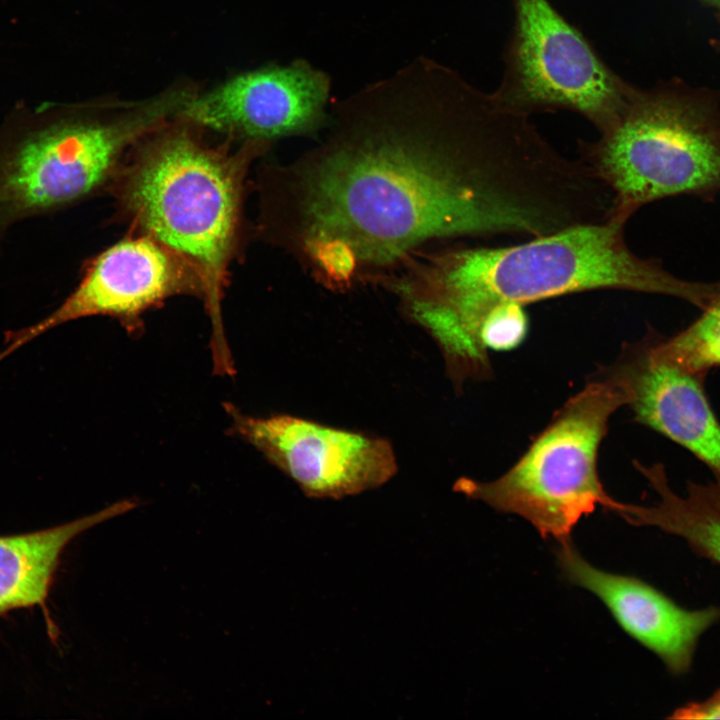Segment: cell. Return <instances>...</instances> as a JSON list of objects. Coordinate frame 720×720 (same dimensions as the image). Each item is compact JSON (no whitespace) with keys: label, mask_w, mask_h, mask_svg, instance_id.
Masks as SVG:
<instances>
[{"label":"cell","mask_w":720,"mask_h":720,"mask_svg":"<svg viewBox=\"0 0 720 720\" xmlns=\"http://www.w3.org/2000/svg\"><path fill=\"white\" fill-rule=\"evenodd\" d=\"M720 10V9H719Z\"/></svg>","instance_id":"19"},{"label":"cell","mask_w":720,"mask_h":720,"mask_svg":"<svg viewBox=\"0 0 720 720\" xmlns=\"http://www.w3.org/2000/svg\"><path fill=\"white\" fill-rule=\"evenodd\" d=\"M512 3L514 24L494 99L525 116L565 110L584 117L599 133L609 128L635 87L549 0Z\"/></svg>","instance_id":"7"},{"label":"cell","mask_w":720,"mask_h":720,"mask_svg":"<svg viewBox=\"0 0 720 720\" xmlns=\"http://www.w3.org/2000/svg\"><path fill=\"white\" fill-rule=\"evenodd\" d=\"M183 100L174 87L112 112L98 104L13 112L0 127V250L14 224L93 192L121 154L173 119Z\"/></svg>","instance_id":"4"},{"label":"cell","mask_w":720,"mask_h":720,"mask_svg":"<svg viewBox=\"0 0 720 720\" xmlns=\"http://www.w3.org/2000/svg\"><path fill=\"white\" fill-rule=\"evenodd\" d=\"M701 311L676 335L657 340V348L684 369L705 376L710 369L720 367V291Z\"/></svg>","instance_id":"15"},{"label":"cell","mask_w":720,"mask_h":720,"mask_svg":"<svg viewBox=\"0 0 720 720\" xmlns=\"http://www.w3.org/2000/svg\"><path fill=\"white\" fill-rule=\"evenodd\" d=\"M528 333L524 306L506 304L491 310L480 327V341L489 351H509L519 346Z\"/></svg>","instance_id":"16"},{"label":"cell","mask_w":720,"mask_h":720,"mask_svg":"<svg viewBox=\"0 0 720 720\" xmlns=\"http://www.w3.org/2000/svg\"><path fill=\"white\" fill-rule=\"evenodd\" d=\"M180 116L152 133L121 187L124 207L147 236L188 262L198 274L212 322L214 369L233 366L221 317V298L235 248L245 172L265 142L247 141L236 154L203 143Z\"/></svg>","instance_id":"3"},{"label":"cell","mask_w":720,"mask_h":720,"mask_svg":"<svg viewBox=\"0 0 720 720\" xmlns=\"http://www.w3.org/2000/svg\"><path fill=\"white\" fill-rule=\"evenodd\" d=\"M635 419L675 442L720 475V422L703 375L666 358L657 340L637 345L611 372Z\"/></svg>","instance_id":"11"},{"label":"cell","mask_w":720,"mask_h":720,"mask_svg":"<svg viewBox=\"0 0 720 720\" xmlns=\"http://www.w3.org/2000/svg\"><path fill=\"white\" fill-rule=\"evenodd\" d=\"M628 219L611 213L519 244L443 250L406 262L393 287L409 315L439 344L447 366L466 375L491 370L480 327L500 305L613 289L702 307L711 284L678 278L658 259L635 254L625 239Z\"/></svg>","instance_id":"2"},{"label":"cell","mask_w":720,"mask_h":720,"mask_svg":"<svg viewBox=\"0 0 720 720\" xmlns=\"http://www.w3.org/2000/svg\"><path fill=\"white\" fill-rule=\"evenodd\" d=\"M136 506L135 500L124 499L59 526L0 536V617L15 609L40 606L51 629L46 601L66 546L78 534Z\"/></svg>","instance_id":"13"},{"label":"cell","mask_w":720,"mask_h":720,"mask_svg":"<svg viewBox=\"0 0 720 720\" xmlns=\"http://www.w3.org/2000/svg\"><path fill=\"white\" fill-rule=\"evenodd\" d=\"M626 405L610 373L571 397L527 451L502 476L484 482L461 478L455 490L502 513L529 521L543 538L570 540L577 523L598 505L615 511L597 470L598 450L611 415Z\"/></svg>","instance_id":"6"},{"label":"cell","mask_w":720,"mask_h":720,"mask_svg":"<svg viewBox=\"0 0 720 720\" xmlns=\"http://www.w3.org/2000/svg\"><path fill=\"white\" fill-rule=\"evenodd\" d=\"M579 158L630 218L663 198L720 193V109L711 97L673 87L634 89L617 120Z\"/></svg>","instance_id":"5"},{"label":"cell","mask_w":720,"mask_h":720,"mask_svg":"<svg viewBox=\"0 0 720 720\" xmlns=\"http://www.w3.org/2000/svg\"><path fill=\"white\" fill-rule=\"evenodd\" d=\"M658 494L652 505L626 504L622 517L683 539L695 552L720 565V475L707 483L689 482L678 494L662 464H635Z\"/></svg>","instance_id":"14"},{"label":"cell","mask_w":720,"mask_h":720,"mask_svg":"<svg viewBox=\"0 0 720 720\" xmlns=\"http://www.w3.org/2000/svg\"><path fill=\"white\" fill-rule=\"evenodd\" d=\"M673 719H720V689L703 702L680 707L671 715Z\"/></svg>","instance_id":"17"},{"label":"cell","mask_w":720,"mask_h":720,"mask_svg":"<svg viewBox=\"0 0 720 720\" xmlns=\"http://www.w3.org/2000/svg\"><path fill=\"white\" fill-rule=\"evenodd\" d=\"M330 120L318 145L270 167L261 226L345 283L431 240L534 238L597 213L599 185L581 159L431 59L338 103Z\"/></svg>","instance_id":"1"},{"label":"cell","mask_w":720,"mask_h":720,"mask_svg":"<svg viewBox=\"0 0 720 720\" xmlns=\"http://www.w3.org/2000/svg\"><path fill=\"white\" fill-rule=\"evenodd\" d=\"M557 561L571 584L596 595L619 626L674 674L687 672L699 637L720 616L717 608L684 609L638 578L594 567L571 541L560 544Z\"/></svg>","instance_id":"12"},{"label":"cell","mask_w":720,"mask_h":720,"mask_svg":"<svg viewBox=\"0 0 720 720\" xmlns=\"http://www.w3.org/2000/svg\"><path fill=\"white\" fill-rule=\"evenodd\" d=\"M698 1H701L705 4H708V5H711V6H714L718 9H720V0H698Z\"/></svg>","instance_id":"18"},{"label":"cell","mask_w":720,"mask_h":720,"mask_svg":"<svg viewBox=\"0 0 720 720\" xmlns=\"http://www.w3.org/2000/svg\"><path fill=\"white\" fill-rule=\"evenodd\" d=\"M231 432L313 498L338 499L377 488L396 473L391 444L366 433L276 414L254 417L224 403Z\"/></svg>","instance_id":"8"},{"label":"cell","mask_w":720,"mask_h":720,"mask_svg":"<svg viewBox=\"0 0 720 720\" xmlns=\"http://www.w3.org/2000/svg\"><path fill=\"white\" fill-rule=\"evenodd\" d=\"M330 79L303 59L239 73L196 94L178 116L247 141L305 135L328 123Z\"/></svg>","instance_id":"10"},{"label":"cell","mask_w":720,"mask_h":720,"mask_svg":"<svg viewBox=\"0 0 720 720\" xmlns=\"http://www.w3.org/2000/svg\"><path fill=\"white\" fill-rule=\"evenodd\" d=\"M203 298L201 280L183 258L149 236L122 240L102 252L72 293L47 317L5 333L0 361L48 330L90 316L118 319L129 332L140 329V316L168 297Z\"/></svg>","instance_id":"9"}]
</instances>
